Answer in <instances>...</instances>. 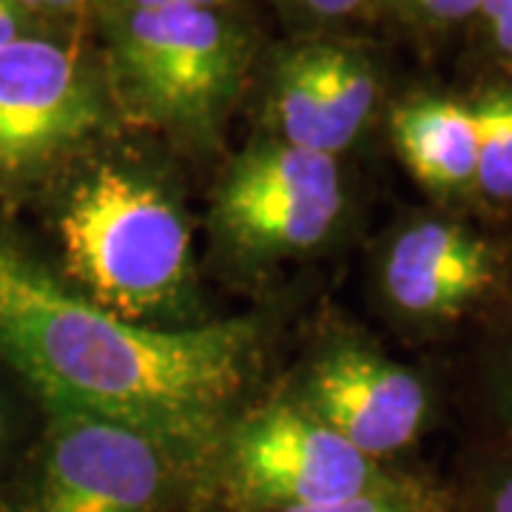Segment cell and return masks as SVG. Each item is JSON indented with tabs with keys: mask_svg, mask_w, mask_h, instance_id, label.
<instances>
[{
	"mask_svg": "<svg viewBox=\"0 0 512 512\" xmlns=\"http://www.w3.org/2000/svg\"><path fill=\"white\" fill-rule=\"evenodd\" d=\"M476 120L473 214L512 220V74H495L467 97Z\"/></svg>",
	"mask_w": 512,
	"mask_h": 512,
	"instance_id": "obj_13",
	"label": "cell"
},
{
	"mask_svg": "<svg viewBox=\"0 0 512 512\" xmlns=\"http://www.w3.org/2000/svg\"><path fill=\"white\" fill-rule=\"evenodd\" d=\"M322 117V154L339 157L370 126L382 94L376 60L345 43H311Z\"/></svg>",
	"mask_w": 512,
	"mask_h": 512,
	"instance_id": "obj_12",
	"label": "cell"
},
{
	"mask_svg": "<svg viewBox=\"0 0 512 512\" xmlns=\"http://www.w3.org/2000/svg\"><path fill=\"white\" fill-rule=\"evenodd\" d=\"M259 348L251 319L188 328L120 319L0 245V365L43 413L126 424L211 467Z\"/></svg>",
	"mask_w": 512,
	"mask_h": 512,
	"instance_id": "obj_1",
	"label": "cell"
},
{
	"mask_svg": "<svg viewBox=\"0 0 512 512\" xmlns=\"http://www.w3.org/2000/svg\"><path fill=\"white\" fill-rule=\"evenodd\" d=\"M453 484L456 512H512V450L473 444Z\"/></svg>",
	"mask_w": 512,
	"mask_h": 512,
	"instance_id": "obj_16",
	"label": "cell"
},
{
	"mask_svg": "<svg viewBox=\"0 0 512 512\" xmlns=\"http://www.w3.org/2000/svg\"><path fill=\"white\" fill-rule=\"evenodd\" d=\"M390 9L421 32H450L473 23L481 0H387Z\"/></svg>",
	"mask_w": 512,
	"mask_h": 512,
	"instance_id": "obj_17",
	"label": "cell"
},
{
	"mask_svg": "<svg viewBox=\"0 0 512 512\" xmlns=\"http://www.w3.org/2000/svg\"><path fill=\"white\" fill-rule=\"evenodd\" d=\"M72 288L151 328L200 325L194 239L185 205L134 163H97L69 188L57 220Z\"/></svg>",
	"mask_w": 512,
	"mask_h": 512,
	"instance_id": "obj_2",
	"label": "cell"
},
{
	"mask_svg": "<svg viewBox=\"0 0 512 512\" xmlns=\"http://www.w3.org/2000/svg\"><path fill=\"white\" fill-rule=\"evenodd\" d=\"M0 512H217L200 458L83 413H46L0 487Z\"/></svg>",
	"mask_w": 512,
	"mask_h": 512,
	"instance_id": "obj_3",
	"label": "cell"
},
{
	"mask_svg": "<svg viewBox=\"0 0 512 512\" xmlns=\"http://www.w3.org/2000/svg\"><path fill=\"white\" fill-rule=\"evenodd\" d=\"M390 140L436 208L473 217L478 140L467 97L416 94L390 111Z\"/></svg>",
	"mask_w": 512,
	"mask_h": 512,
	"instance_id": "obj_10",
	"label": "cell"
},
{
	"mask_svg": "<svg viewBox=\"0 0 512 512\" xmlns=\"http://www.w3.org/2000/svg\"><path fill=\"white\" fill-rule=\"evenodd\" d=\"M461 404L476 427V444L512 450V268L498 302L473 328Z\"/></svg>",
	"mask_w": 512,
	"mask_h": 512,
	"instance_id": "obj_11",
	"label": "cell"
},
{
	"mask_svg": "<svg viewBox=\"0 0 512 512\" xmlns=\"http://www.w3.org/2000/svg\"><path fill=\"white\" fill-rule=\"evenodd\" d=\"M285 399L382 464H399L439 413V390L424 370L350 333L316 345Z\"/></svg>",
	"mask_w": 512,
	"mask_h": 512,
	"instance_id": "obj_8",
	"label": "cell"
},
{
	"mask_svg": "<svg viewBox=\"0 0 512 512\" xmlns=\"http://www.w3.org/2000/svg\"><path fill=\"white\" fill-rule=\"evenodd\" d=\"M399 467L367 458L282 396L231 419L211 458V490L217 512L296 510L367 493Z\"/></svg>",
	"mask_w": 512,
	"mask_h": 512,
	"instance_id": "obj_6",
	"label": "cell"
},
{
	"mask_svg": "<svg viewBox=\"0 0 512 512\" xmlns=\"http://www.w3.org/2000/svg\"><path fill=\"white\" fill-rule=\"evenodd\" d=\"M32 424L26 416V404L15 393V387L0 379V487L15 470L18 458L32 441Z\"/></svg>",
	"mask_w": 512,
	"mask_h": 512,
	"instance_id": "obj_18",
	"label": "cell"
},
{
	"mask_svg": "<svg viewBox=\"0 0 512 512\" xmlns=\"http://www.w3.org/2000/svg\"><path fill=\"white\" fill-rule=\"evenodd\" d=\"M165 3H188V6H217L220 0H109L111 12H120V9H151V6H165Z\"/></svg>",
	"mask_w": 512,
	"mask_h": 512,
	"instance_id": "obj_22",
	"label": "cell"
},
{
	"mask_svg": "<svg viewBox=\"0 0 512 512\" xmlns=\"http://www.w3.org/2000/svg\"><path fill=\"white\" fill-rule=\"evenodd\" d=\"M18 3L35 18H46V0H18Z\"/></svg>",
	"mask_w": 512,
	"mask_h": 512,
	"instance_id": "obj_24",
	"label": "cell"
},
{
	"mask_svg": "<svg viewBox=\"0 0 512 512\" xmlns=\"http://www.w3.org/2000/svg\"><path fill=\"white\" fill-rule=\"evenodd\" d=\"M109 83L43 35L0 46V177H32L109 123Z\"/></svg>",
	"mask_w": 512,
	"mask_h": 512,
	"instance_id": "obj_9",
	"label": "cell"
},
{
	"mask_svg": "<svg viewBox=\"0 0 512 512\" xmlns=\"http://www.w3.org/2000/svg\"><path fill=\"white\" fill-rule=\"evenodd\" d=\"M106 83L131 120L214 143L248 72L251 46L217 6L165 3L109 12Z\"/></svg>",
	"mask_w": 512,
	"mask_h": 512,
	"instance_id": "obj_4",
	"label": "cell"
},
{
	"mask_svg": "<svg viewBox=\"0 0 512 512\" xmlns=\"http://www.w3.org/2000/svg\"><path fill=\"white\" fill-rule=\"evenodd\" d=\"M279 512H456V495L450 481L399 467L384 484L367 493Z\"/></svg>",
	"mask_w": 512,
	"mask_h": 512,
	"instance_id": "obj_15",
	"label": "cell"
},
{
	"mask_svg": "<svg viewBox=\"0 0 512 512\" xmlns=\"http://www.w3.org/2000/svg\"><path fill=\"white\" fill-rule=\"evenodd\" d=\"M510 268L512 237L456 211H416L396 222L376 251V302L402 333L439 342L476 328L498 302Z\"/></svg>",
	"mask_w": 512,
	"mask_h": 512,
	"instance_id": "obj_5",
	"label": "cell"
},
{
	"mask_svg": "<svg viewBox=\"0 0 512 512\" xmlns=\"http://www.w3.org/2000/svg\"><path fill=\"white\" fill-rule=\"evenodd\" d=\"M35 15L26 12L18 0H0V46L37 35Z\"/></svg>",
	"mask_w": 512,
	"mask_h": 512,
	"instance_id": "obj_20",
	"label": "cell"
},
{
	"mask_svg": "<svg viewBox=\"0 0 512 512\" xmlns=\"http://www.w3.org/2000/svg\"><path fill=\"white\" fill-rule=\"evenodd\" d=\"M271 120L276 140L322 154V117L311 43L279 57L271 80Z\"/></svg>",
	"mask_w": 512,
	"mask_h": 512,
	"instance_id": "obj_14",
	"label": "cell"
},
{
	"mask_svg": "<svg viewBox=\"0 0 512 512\" xmlns=\"http://www.w3.org/2000/svg\"><path fill=\"white\" fill-rule=\"evenodd\" d=\"M345 217L336 157L282 140L251 146L225 168L211 200V237L237 268L265 271L328 245Z\"/></svg>",
	"mask_w": 512,
	"mask_h": 512,
	"instance_id": "obj_7",
	"label": "cell"
},
{
	"mask_svg": "<svg viewBox=\"0 0 512 512\" xmlns=\"http://www.w3.org/2000/svg\"><path fill=\"white\" fill-rule=\"evenodd\" d=\"M473 26H478L490 57L512 69V0H481Z\"/></svg>",
	"mask_w": 512,
	"mask_h": 512,
	"instance_id": "obj_19",
	"label": "cell"
},
{
	"mask_svg": "<svg viewBox=\"0 0 512 512\" xmlns=\"http://www.w3.org/2000/svg\"><path fill=\"white\" fill-rule=\"evenodd\" d=\"M89 0H46V18H63V15H77Z\"/></svg>",
	"mask_w": 512,
	"mask_h": 512,
	"instance_id": "obj_23",
	"label": "cell"
},
{
	"mask_svg": "<svg viewBox=\"0 0 512 512\" xmlns=\"http://www.w3.org/2000/svg\"><path fill=\"white\" fill-rule=\"evenodd\" d=\"M279 3L296 15H305V18L333 20L359 12L367 0H279Z\"/></svg>",
	"mask_w": 512,
	"mask_h": 512,
	"instance_id": "obj_21",
	"label": "cell"
}]
</instances>
